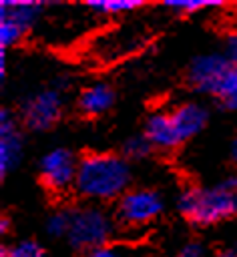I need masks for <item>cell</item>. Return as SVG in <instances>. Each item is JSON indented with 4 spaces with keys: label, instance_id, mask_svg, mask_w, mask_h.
Returning a JSON list of instances; mask_svg holds the SVG:
<instances>
[{
    "label": "cell",
    "instance_id": "obj_1",
    "mask_svg": "<svg viewBox=\"0 0 237 257\" xmlns=\"http://www.w3.org/2000/svg\"><path fill=\"white\" fill-rule=\"evenodd\" d=\"M131 185V165L123 155L88 153L78 161L74 191L92 203L121 199Z\"/></svg>",
    "mask_w": 237,
    "mask_h": 257
},
{
    "label": "cell",
    "instance_id": "obj_2",
    "mask_svg": "<svg viewBox=\"0 0 237 257\" xmlns=\"http://www.w3.org/2000/svg\"><path fill=\"white\" fill-rule=\"evenodd\" d=\"M179 211L193 225H215L237 215V175L215 185L187 187L179 201Z\"/></svg>",
    "mask_w": 237,
    "mask_h": 257
},
{
    "label": "cell",
    "instance_id": "obj_3",
    "mask_svg": "<svg viewBox=\"0 0 237 257\" xmlns=\"http://www.w3.org/2000/svg\"><path fill=\"white\" fill-rule=\"evenodd\" d=\"M114 235L112 217L98 205H84L70 209V229L66 243L76 253H90L108 245Z\"/></svg>",
    "mask_w": 237,
    "mask_h": 257
},
{
    "label": "cell",
    "instance_id": "obj_4",
    "mask_svg": "<svg viewBox=\"0 0 237 257\" xmlns=\"http://www.w3.org/2000/svg\"><path fill=\"white\" fill-rule=\"evenodd\" d=\"M163 207V197L155 189H129L116 203V217L129 227H143L153 223Z\"/></svg>",
    "mask_w": 237,
    "mask_h": 257
},
{
    "label": "cell",
    "instance_id": "obj_5",
    "mask_svg": "<svg viewBox=\"0 0 237 257\" xmlns=\"http://www.w3.org/2000/svg\"><path fill=\"white\" fill-rule=\"evenodd\" d=\"M62 108H64V102H62L60 90L44 88V90L30 94L24 100L20 116H22L24 126H28L30 131H46L58 122Z\"/></svg>",
    "mask_w": 237,
    "mask_h": 257
},
{
    "label": "cell",
    "instance_id": "obj_6",
    "mask_svg": "<svg viewBox=\"0 0 237 257\" xmlns=\"http://www.w3.org/2000/svg\"><path fill=\"white\" fill-rule=\"evenodd\" d=\"M78 161L68 149H52L40 161V181L50 193H64L74 187Z\"/></svg>",
    "mask_w": 237,
    "mask_h": 257
},
{
    "label": "cell",
    "instance_id": "obj_7",
    "mask_svg": "<svg viewBox=\"0 0 237 257\" xmlns=\"http://www.w3.org/2000/svg\"><path fill=\"white\" fill-rule=\"evenodd\" d=\"M229 68H231V62L227 60L225 54H215V52L199 54L189 64L187 80L197 92L215 96V92Z\"/></svg>",
    "mask_w": 237,
    "mask_h": 257
},
{
    "label": "cell",
    "instance_id": "obj_8",
    "mask_svg": "<svg viewBox=\"0 0 237 257\" xmlns=\"http://www.w3.org/2000/svg\"><path fill=\"white\" fill-rule=\"evenodd\" d=\"M141 42H143V36L139 30L121 26L96 36V40L90 44V54L98 64H108L110 60L137 50Z\"/></svg>",
    "mask_w": 237,
    "mask_h": 257
},
{
    "label": "cell",
    "instance_id": "obj_9",
    "mask_svg": "<svg viewBox=\"0 0 237 257\" xmlns=\"http://www.w3.org/2000/svg\"><path fill=\"white\" fill-rule=\"evenodd\" d=\"M169 120H171L177 145H183L205 128L207 108L199 102H181L169 110Z\"/></svg>",
    "mask_w": 237,
    "mask_h": 257
},
{
    "label": "cell",
    "instance_id": "obj_10",
    "mask_svg": "<svg viewBox=\"0 0 237 257\" xmlns=\"http://www.w3.org/2000/svg\"><path fill=\"white\" fill-rule=\"evenodd\" d=\"M22 157V135L16 116L10 110H0V175H8Z\"/></svg>",
    "mask_w": 237,
    "mask_h": 257
},
{
    "label": "cell",
    "instance_id": "obj_11",
    "mask_svg": "<svg viewBox=\"0 0 237 257\" xmlns=\"http://www.w3.org/2000/svg\"><path fill=\"white\" fill-rule=\"evenodd\" d=\"M44 6H46L44 2H36V0H2L0 18L12 20L28 34L44 16Z\"/></svg>",
    "mask_w": 237,
    "mask_h": 257
},
{
    "label": "cell",
    "instance_id": "obj_12",
    "mask_svg": "<svg viewBox=\"0 0 237 257\" xmlns=\"http://www.w3.org/2000/svg\"><path fill=\"white\" fill-rule=\"evenodd\" d=\"M114 102V90L108 82H92L78 94V110L84 116H100Z\"/></svg>",
    "mask_w": 237,
    "mask_h": 257
},
{
    "label": "cell",
    "instance_id": "obj_13",
    "mask_svg": "<svg viewBox=\"0 0 237 257\" xmlns=\"http://www.w3.org/2000/svg\"><path fill=\"white\" fill-rule=\"evenodd\" d=\"M145 2L143 0H88L84 2V8L90 14L96 16H123V14H131L139 8H143Z\"/></svg>",
    "mask_w": 237,
    "mask_h": 257
},
{
    "label": "cell",
    "instance_id": "obj_14",
    "mask_svg": "<svg viewBox=\"0 0 237 257\" xmlns=\"http://www.w3.org/2000/svg\"><path fill=\"white\" fill-rule=\"evenodd\" d=\"M215 98L227 110H237V66L235 64H231V68L223 76V80L215 92Z\"/></svg>",
    "mask_w": 237,
    "mask_h": 257
},
{
    "label": "cell",
    "instance_id": "obj_15",
    "mask_svg": "<svg viewBox=\"0 0 237 257\" xmlns=\"http://www.w3.org/2000/svg\"><path fill=\"white\" fill-rule=\"evenodd\" d=\"M223 6L221 0H167L163 2V8L171 10L173 14H195L201 10H209V8H219Z\"/></svg>",
    "mask_w": 237,
    "mask_h": 257
},
{
    "label": "cell",
    "instance_id": "obj_16",
    "mask_svg": "<svg viewBox=\"0 0 237 257\" xmlns=\"http://www.w3.org/2000/svg\"><path fill=\"white\" fill-rule=\"evenodd\" d=\"M44 229L50 237H64L66 239L68 229H70V211H66V209L52 211L44 223Z\"/></svg>",
    "mask_w": 237,
    "mask_h": 257
},
{
    "label": "cell",
    "instance_id": "obj_17",
    "mask_svg": "<svg viewBox=\"0 0 237 257\" xmlns=\"http://www.w3.org/2000/svg\"><path fill=\"white\" fill-rule=\"evenodd\" d=\"M2 257H46V251L42 249L40 243L32 239H24L2 249Z\"/></svg>",
    "mask_w": 237,
    "mask_h": 257
},
{
    "label": "cell",
    "instance_id": "obj_18",
    "mask_svg": "<svg viewBox=\"0 0 237 257\" xmlns=\"http://www.w3.org/2000/svg\"><path fill=\"white\" fill-rule=\"evenodd\" d=\"M153 151V145L149 143V139L145 135H139V137H131L125 141L123 145V157L129 161V159H145L149 153Z\"/></svg>",
    "mask_w": 237,
    "mask_h": 257
},
{
    "label": "cell",
    "instance_id": "obj_19",
    "mask_svg": "<svg viewBox=\"0 0 237 257\" xmlns=\"http://www.w3.org/2000/svg\"><path fill=\"white\" fill-rule=\"evenodd\" d=\"M24 36H26V32L18 24H14L12 20L0 18V46H2V50L16 46Z\"/></svg>",
    "mask_w": 237,
    "mask_h": 257
},
{
    "label": "cell",
    "instance_id": "obj_20",
    "mask_svg": "<svg viewBox=\"0 0 237 257\" xmlns=\"http://www.w3.org/2000/svg\"><path fill=\"white\" fill-rule=\"evenodd\" d=\"M82 257H133V253H131V249H127V247H121V245H104V247H100V249H94V251H90V253H86V255H82Z\"/></svg>",
    "mask_w": 237,
    "mask_h": 257
},
{
    "label": "cell",
    "instance_id": "obj_21",
    "mask_svg": "<svg viewBox=\"0 0 237 257\" xmlns=\"http://www.w3.org/2000/svg\"><path fill=\"white\" fill-rule=\"evenodd\" d=\"M225 56L231 64L237 66V28H233L225 40Z\"/></svg>",
    "mask_w": 237,
    "mask_h": 257
},
{
    "label": "cell",
    "instance_id": "obj_22",
    "mask_svg": "<svg viewBox=\"0 0 237 257\" xmlns=\"http://www.w3.org/2000/svg\"><path fill=\"white\" fill-rule=\"evenodd\" d=\"M177 257H205V247L197 241H189L179 249Z\"/></svg>",
    "mask_w": 237,
    "mask_h": 257
},
{
    "label": "cell",
    "instance_id": "obj_23",
    "mask_svg": "<svg viewBox=\"0 0 237 257\" xmlns=\"http://www.w3.org/2000/svg\"><path fill=\"white\" fill-rule=\"evenodd\" d=\"M231 159L237 163V137H235L233 143H231Z\"/></svg>",
    "mask_w": 237,
    "mask_h": 257
},
{
    "label": "cell",
    "instance_id": "obj_24",
    "mask_svg": "<svg viewBox=\"0 0 237 257\" xmlns=\"http://www.w3.org/2000/svg\"><path fill=\"white\" fill-rule=\"evenodd\" d=\"M8 223H10V221H8L6 217H2V219H0V231H2V233H6V231H8V227H10Z\"/></svg>",
    "mask_w": 237,
    "mask_h": 257
},
{
    "label": "cell",
    "instance_id": "obj_25",
    "mask_svg": "<svg viewBox=\"0 0 237 257\" xmlns=\"http://www.w3.org/2000/svg\"><path fill=\"white\" fill-rule=\"evenodd\" d=\"M215 257H237V251H221Z\"/></svg>",
    "mask_w": 237,
    "mask_h": 257
}]
</instances>
